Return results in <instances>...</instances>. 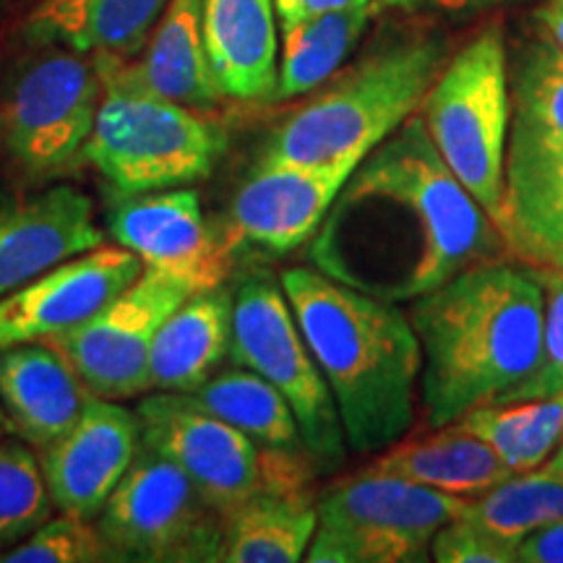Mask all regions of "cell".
Segmentation results:
<instances>
[{"label": "cell", "instance_id": "cell-1", "mask_svg": "<svg viewBox=\"0 0 563 563\" xmlns=\"http://www.w3.org/2000/svg\"><path fill=\"white\" fill-rule=\"evenodd\" d=\"M504 241L433 150L420 115L365 154L316 230L319 272L386 302H412Z\"/></svg>", "mask_w": 563, "mask_h": 563}, {"label": "cell", "instance_id": "cell-2", "mask_svg": "<svg viewBox=\"0 0 563 563\" xmlns=\"http://www.w3.org/2000/svg\"><path fill=\"white\" fill-rule=\"evenodd\" d=\"M422 352L420 402L441 428L511 402L543 361V274L509 253L485 258L410 302Z\"/></svg>", "mask_w": 563, "mask_h": 563}, {"label": "cell", "instance_id": "cell-3", "mask_svg": "<svg viewBox=\"0 0 563 563\" xmlns=\"http://www.w3.org/2000/svg\"><path fill=\"white\" fill-rule=\"evenodd\" d=\"M279 282L332 389L347 449L382 452L410 433L422 352L407 313L316 266H292Z\"/></svg>", "mask_w": 563, "mask_h": 563}, {"label": "cell", "instance_id": "cell-4", "mask_svg": "<svg viewBox=\"0 0 563 563\" xmlns=\"http://www.w3.org/2000/svg\"><path fill=\"white\" fill-rule=\"evenodd\" d=\"M449 60V42L412 32L378 47L313 89L311 100L274 125L258 162H361L420 110Z\"/></svg>", "mask_w": 563, "mask_h": 563}, {"label": "cell", "instance_id": "cell-5", "mask_svg": "<svg viewBox=\"0 0 563 563\" xmlns=\"http://www.w3.org/2000/svg\"><path fill=\"white\" fill-rule=\"evenodd\" d=\"M102 81L100 108L84 162L118 196L165 191L209 178L228 136L201 110L167 100L146 87L133 63L91 55Z\"/></svg>", "mask_w": 563, "mask_h": 563}, {"label": "cell", "instance_id": "cell-6", "mask_svg": "<svg viewBox=\"0 0 563 563\" xmlns=\"http://www.w3.org/2000/svg\"><path fill=\"white\" fill-rule=\"evenodd\" d=\"M433 150L498 230L511 95L504 34L477 32L456 51L418 110Z\"/></svg>", "mask_w": 563, "mask_h": 563}, {"label": "cell", "instance_id": "cell-7", "mask_svg": "<svg viewBox=\"0 0 563 563\" xmlns=\"http://www.w3.org/2000/svg\"><path fill=\"white\" fill-rule=\"evenodd\" d=\"M136 415L141 443L178 464L224 517L262 493L311 488L319 470L308 452L262 446L191 394L157 391L139 405Z\"/></svg>", "mask_w": 563, "mask_h": 563}, {"label": "cell", "instance_id": "cell-8", "mask_svg": "<svg viewBox=\"0 0 563 563\" xmlns=\"http://www.w3.org/2000/svg\"><path fill=\"white\" fill-rule=\"evenodd\" d=\"M470 498L365 470L316 498L319 527L311 563H426L433 534L460 517Z\"/></svg>", "mask_w": 563, "mask_h": 563}, {"label": "cell", "instance_id": "cell-9", "mask_svg": "<svg viewBox=\"0 0 563 563\" xmlns=\"http://www.w3.org/2000/svg\"><path fill=\"white\" fill-rule=\"evenodd\" d=\"M232 361L285 394L319 470L344 462V431L332 389L316 363L287 300L269 272H251L232 290Z\"/></svg>", "mask_w": 563, "mask_h": 563}, {"label": "cell", "instance_id": "cell-10", "mask_svg": "<svg viewBox=\"0 0 563 563\" xmlns=\"http://www.w3.org/2000/svg\"><path fill=\"white\" fill-rule=\"evenodd\" d=\"M97 527L118 561H222L224 514L207 504L178 464L144 443L104 501Z\"/></svg>", "mask_w": 563, "mask_h": 563}, {"label": "cell", "instance_id": "cell-11", "mask_svg": "<svg viewBox=\"0 0 563 563\" xmlns=\"http://www.w3.org/2000/svg\"><path fill=\"white\" fill-rule=\"evenodd\" d=\"M102 81L95 60L55 47L34 55L11 84L3 108V144L19 170L51 178L74 170L95 129Z\"/></svg>", "mask_w": 563, "mask_h": 563}, {"label": "cell", "instance_id": "cell-12", "mask_svg": "<svg viewBox=\"0 0 563 563\" xmlns=\"http://www.w3.org/2000/svg\"><path fill=\"white\" fill-rule=\"evenodd\" d=\"M191 295L196 290L188 282L144 266L100 313L45 342L66 357L91 394L104 399L136 397L150 391L154 336Z\"/></svg>", "mask_w": 563, "mask_h": 563}, {"label": "cell", "instance_id": "cell-13", "mask_svg": "<svg viewBox=\"0 0 563 563\" xmlns=\"http://www.w3.org/2000/svg\"><path fill=\"white\" fill-rule=\"evenodd\" d=\"M108 232L144 266L188 282L196 292L230 277L235 251L209 228L199 194L186 186L118 196L108 211Z\"/></svg>", "mask_w": 563, "mask_h": 563}, {"label": "cell", "instance_id": "cell-14", "mask_svg": "<svg viewBox=\"0 0 563 563\" xmlns=\"http://www.w3.org/2000/svg\"><path fill=\"white\" fill-rule=\"evenodd\" d=\"M357 162L342 165H295L256 162V170L232 196L228 238L232 251L258 249L290 253L316 235L323 217Z\"/></svg>", "mask_w": 563, "mask_h": 563}, {"label": "cell", "instance_id": "cell-15", "mask_svg": "<svg viewBox=\"0 0 563 563\" xmlns=\"http://www.w3.org/2000/svg\"><path fill=\"white\" fill-rule=\"evenodd\" d=\"M144 262L123 245H97L0 298V347L45 342L100 313Z\"/></svg>", "mask_w": 563, "mask_h": 563}, {"label": "cell", "instance_id": "cell-16", "mask_svg": "<svg viewBox=\"0 0 563 563\" xmlns=\"http://www.w3.org/2000/svg\"><path fill=\"white\" fill-rule=\"evenodd\" d=\"M139 449V415L91 394L79 420L42 449L40 470L55 509L81 519L100 517Z\"/></svg>", "mask_w": 563, "mask_h": 563}, {"label": "cell", "instance_id": "cell-17", "mask_svg": "<svg viewBox=\"0 0 563 563\" xmlns=\"http://www.w3.org/2000/svg\"><path fill=\"white\" fill-rule=\"evenodd\" d=\"M498 235L517 262L563 272V141L506 146Z\"/></svg>", "mask_w": 563, "mask_h": 563}, {"label": "cell", "instance_id": "cell-18", "mask_svg": "<svg viewBox=\"0 0 563 563\" xmlns=\"http://www.w3.org/2000/svg\"><path fill=\"white\" fill-rule=\"evenodd\" d=\"M102 245L89 196L55 186L0 209V298L53 266Z\"/></svg>", "mask_w": 563, "mask_h": 563}, {"label": "cell", "instance_id": "cell-19", "mask_svg": "<svg viewBox=\"0 0 563 563\" xmlns=\"http://www.w3.org/2000/svg\"><path fill=\"white\" fill-rule=\"evenodd\" d=\"M91 391L47 342L0 347V407L5 426L30 446L45 449L84 412Z\"/></svg>", "mask_w": 563, "mask_h": 563}, {"label": "cell", "instance_id": "cell-20", "mask_svg": "<svg viewBox=\"0 0 563 563\" xmlns=\"http://www.w3.org/2000/svg\"><path fill=\"white\" fill-rule=\"evenodd\" d=\"M201 30L220 95L238 102L272 100L279 70L274 0H201Z\"/></svg>", "mask_w": 563, "mask_h": 563}, {"label": "cell", "instance_id": "cell-21", "mask_svg": "<svg viewBox=\"0 0 563 563\" xmlns=\"http://www.w3.org/2000/svg\"><path fill=\"white\" fill-rule=\"evenodd\" d=\"M232 290L211 287L175 308L150 352V389L194 394L230 352Z\"/></svg>", "mask_w": 563, "mask_h": 563}, {"label": "cell", "instance_id": "cell-22", "mask_svg": "<svg viewBox=\"0 0 563 563\" xmlns=\"http://www.w3.org/2000/svg\"><path fill=\"white\" fill-rule=\"evenodd\" d=\"M170 0H42L26 21L34 45L129 60L146 45Z\"/></svg>", "mask_w": 563, "mask_h": 563}, {"label": "cell", "instance_id": "cell-23", "mask_svg": "<svg viewBox=\"0 0 563 563\" xmlns=\"http://www.w3.org/2000/svg\"><path fill=\"white\" fill-rule=\"evenodd\" d=\"M371 470L460 498L483 496L514 475L488 443L460 422L422 435H402L376 456Z\"/></svg>", "mask_w": 563, "mask_h": 563}, {"label": "cell", "instance_id": "cell-24", "mask_svg": "<svg viewBox=\"0 0 563 563\" xmlns=\"http://www.w3.org/2000/svg\"><path fill=\"white\" fill-rule=\"evenodd\" d=\"M133 70L157 95L194 110H211L222 100L211 79L201 30V0H170L162 11L141 63Z\"/></svg>", "mask_w": 563, "mask_h": 563}, {"label": "cell", "instance_id": "cell-25", "mask_svg": "<svg viewBox=\"0 0 563 563\" xmlns=\"http://www.w3.org/2000/svg\"><path fill=\"white\" fill-rule=\"evenodd\" d=\"M319 511L311 488L262 493L224 517L222 561L298 563L306 559Z\"/></svg>", "mask_w": 563, "mask_h": 563}, {"label": "cell", "instance_id": "cell-26", "mask_svg": "<svg viewBox=\"0 0 563 563\" xmlns=\"http://www.w3.org/2000/svg\"><path fill=\"white\" fill-rule=\"evenodd\" d=\"M373 16L371 5H355L323 16L298 21V24L279 26L282 51L277 89L272 100L285 102L292 97L308 95L329 81L347 60L352 47L363 37L368 19Z\"/></svg>", "mask_w": 563, "mask_h": 563}, {"label": "cell", "instance_id": "cell-27", "mask_svg": "<svg viewBox=\"0 0 563 563\" xmlns=\"http://www.w3.org/2000/svg\"><path fill=\"white\" fill-rule=\"evenodd\" d=\"M456 422L488 443L511 473H530L551 460L563 439V391L475 407Z\"/></svg>", "mask_w": 563, "mask_h": 563}, {"label": "cell", "instance_id": "cell-28", "mask_svg": "<svg viewBox=\"0 0 563 563\" xmlns=\"http://www.w3.org/2000/svg\"><path fill=\"white\" fill-rule=\"evenodd\" d=\"M191 397L262 446L308 452L298 418L285 394L243 365L203 382Z\"/></svg>", "mask_w": 563, "mask_h": 563}, {"label": "cell", "instance_id": "cell-29", "mask_svg": "<svg viewBox=\"0 0 563 563\" xmlns=\"http://www.w3.org/2000/svg\"><path fill=\"white\" fill-rule=\"evenodd\" d=\"M509 144L563 141V51L548 40L519 47L509 70Z\"/></svg>", "mask_w": 563, "mask_h": 563}, {"label": "cell", "instance_id": "cell-30", "mask_svg": "<svg viewBox=\"0 0 563 563\" xmlns=\"http://www.w3.org/2000/svg\"><path fill=\"white\" fill-rule=\"evenodd\" d=\"M462 514L496 538L517 545L538 527L563 522V475L551 467L514 473L483 496L470 498Z\"/></svg>", "mask_w": 563, "mask_h": 563}, {"label": "cell", "instance_id": "cell-31", "mask_svg": "<svg viewBox=\"0 0 563 563\" xmlns=\"http://www.w3.org/2000/svg\"><path fill=\"white\" fill-rule=\"evenodd\" d=\"M53 501L40 462L19 443H0V548L26 538L51 517Z\"/></svg>", "mask_w": 563, "mask_h": 563}, {"label": "cell", "instance_id": "cell-32", "mask_svg": "<svg viewBox=\"0 0 563 563\" xmlns=\"http://www.w3.org/2000/svg\"><path fill=\"white\" fill-rule=\"evenodd\" d=\"M118 561L112 545L91 519L63 514L21 538L9 553H0V563H110Z\"/></svg>", "mask_w": 563, "mask_h": 563}, {"label": "cell", "instance_id": "cell-33", "mask_svg": "<svg viewBox=\"0 0 563 563\" xmlns=\"http://www.w3.org/2000/svg\"><path fill=\"white\" fill-rule=\"evenodd\" d=\"M431 559L439 563H517V545L460 514L433 534Z\"/></svg>", "mask_w": 563, "mask_h": 563}, {"label": "cell", "instance_id": "cell-34", "mask_svg": "<svg viewBox=\"0 0 563 563\" xmlns=\"http://www.w3.org/2000/svg\"><path fill=\"white\" fill-rule=\"evenodd\" d=\"M545 285L543 361L517 399L551 397L563 391V272H540Z\"/></svg>", "mask_w": 563, "mask_h": 563}, {"label": "cell", "instance_id": "cell-35", "mask_svg": "<svg viewBox=\"0 0 563 563\" xmlns=\"http://www.w3.org/2000/svg\"><path fill=\"white\" fill-rule=\"evenodd\" d=\"M517 563H563V522L525 534L517 543Z\"/></svg>", "mask_w": 563, "mask_h": 563}, {"label": "cell", "instance_id": "cell-36", "mask_svg": "<svg viewBox=\"0 0 563 563\" xmlns=\"http://www.w3.org/2000/svg\"><path fill=\"white\" fill-rule=\"evenodd\" d=\"M355 5H371V0H274L279 26L298 24V21L323 16V13L355 9Z\"/></svg>", "mask_w": 563, "mask_h": 563}, {"label": "cell", "instance_id": "cell-37", "mask_svg": "<svg viewBox=\"0 0 563 563\" xmlns=\"http://www.w3.org/2000/svg\"><path fill=\"white\" fill-rule=\"evenodd\" d=\"M534 24L540 37L563 51V0H543L534 9Z\"/></svg>", "mask_w": 563, "mask_h": 563}, {"label": "cell", "instance_id": "cell-38", "mask_svg": "<svg viewBox=\"0 0 563 563\" xmlns=\"http://www.w3.org/2000/svg\"><path fill=\"white\" fill-rule=\"evenodd\" d=\"M435 9L452 16H464V13H481L490 9H504V5L530 3V0H431Z\"/></svg>", "mask_w": 563, "mask_h": 563}, {"label": "cell", "instance_id": "cell-39", "mask_svg": "<svg viewBox=\"0 0 563 563\" xmlns=\"http://www.w3.org/2000/svg\"><path fill=\"white\" fill-rule=\"evenodd\" d=\"M426 0H371L373 13L378 11H418Z\"/></svg>", "mask_w": 563, "mask_h": 563}, {"label": "cell", "instance_id": "cell-40", "mask_svg": "<svg viewBox=\"0 0 563 563\" xmlns=\"http://www.w3.org/2000/svg\"><path fill=\"white\" fill-rule=\"evenodd\" d=\"M545 467H551L553 473L563 475V439H561V443H559V449H555V452H553L551 460L545 462Z\"/></svg>", "mask_w": 563, "mask_h": 563}, {"label": "cell", "instance_id": "cell-41", "mask_svg": "<svg viewBox=\"0 0 563 563\" xmlns=\"http://www.w3.org/2000/svg\"><path fill=\"white\" fill-rule=\"evenodd\" d=\"M3 428H5V415H3V407H0V435H3Z\"/></svg>", "mask_w": 563, "mask_h": 563}]
</instances>
